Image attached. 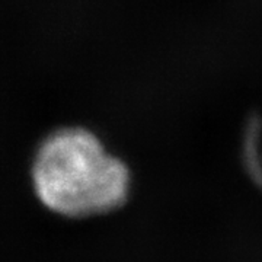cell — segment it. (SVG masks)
Instances as JSON below:
<instances>
[{
    "label": "cell",
    "mask_w": 262,
    "mask_h": 262,
    "mask_svg": "<svg viewBox=\"0 0 262 262\" xmlns=\"http://www.w3.org/2000/svg\"><path fill=\"white\" fill-rule=\"evenodd\" d=\"M39 200L58 214L88 217L121 207L130 189V173L89 131H57L39 149L34 163Z\"/></svg>",
    "instance_id": "obj_1"
},
{
    "label": "cell",
    "mask_w": 262,
    "mask_h": 262,
    "mask_svg": "<svg viewBox=\"0 0 262 262\" xmlns=\"http://www.w3.org/2000/svg\"><path fill=\"white\" fill-rule=\"evenodd\" d=\"M261 121L256 115L251 117L245 130V163L253 181L262 185V163L258 156V139H259Z\"/></svg>",
    "instance_id": "obj_2"
}]
</instances>
